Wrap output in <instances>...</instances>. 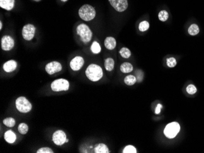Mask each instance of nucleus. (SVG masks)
Segmentation results:
<instances>
[{
  "mask_svg": "<svg viewBox=\"0 0 204 153\" xmlns=\"http://www.w3.org/2000/svg\"><path fill=\"white\" fill-rule=\"evenodd\" d=\"M15 107L18 112L24 114L30 112L33 108L31 103L25 96H20L16 99Z\"/></svg>",
  "mask_w": 204,
  "mask_h": 153,
  "instance_id": "nucleus-3",
  "label": "nucleus"
},
{
  "mask_svg": "<svg viewBox=\"0 0 204 153\" xmlns=\"http://www.w3.org/2000/svg\"><path fill=\"white\" fill-rule=\"evenodd\" d=\"M15 6V0H0V7L7 10L11 11Z\"/></svg>",
  "mask_w": 204,
  "mask_h": 153,
  "instance_id": "nucleus-16",
  "label": "nucleus"
},
{
  "mask_svg": "<svg viewBox=\"0 0 204 153\" xmlns=\"http://www.w3.org/2000/svg\"><path fill=\"white\" fill-rule=\"evenodd\" d=\"M180 130V127L179 124L177 122H172L166 126L164 133L168 138L173 139L177 135Z\"/></svg>",
  "mask_w": 204,
  "mask_h": 153,
  "instance_id": "nucleus-6",
  "label": "nucleus"
},
{
  "mask_svg": "<svg viewBox=\"0 0 204 153\" xmlns=\"http://www.w3.org/2000/svg\"><path fill=\"white\" fill-rule=\"evenodd\" d=\"M77 33L84 43H89L93 38V32L89 27L84 23L79 25L77 28Z\"/></svg>",
  "mask_w": 204,
  "mask_h": 153,
  "instance_id": "nucleus-4",
  "label": "nucleus"
},
{
  "mask_svg": "<svg viewBox=\"0 0 204 153\" xmlns=\"http://www.w3.org/2000/svg\"><path fill=\"white\" fill-rule=\"evenodd\" d=\"M105 68L106 70L111 72L115 67V60L112 58L108 57L105 60Z\"/></svg>",
  "mask_w": 204,
  "mask_h": 153,
  "instance_id": "nucleus-19",
  "label": "nucleus"
},
{
  "mask_svg": "<svg viewBox=\"0 0 204 153\" xmlns=\"http://www.w3.org/2000/svg\"><path fill=\"white\" fill-rule=\"evenodd\" d=\"M111 5L116 11L122 12L128 8V0H109Z\"/></svg>",
  "mask_w": 204,
  "mask_h": 153,
  "instance_id": "nucleus-11",
  "label": "nucleus"
},
{
  "mask_svg": "<svg viewBox=\"0 0 204 153\" xmlns=\"http://www.w3.org/2000/svg\"><path fill=\"white\" fill-rule=\"evenodd\" d=\"M70 83L65 79L59 78L53 81L51 84V89L53 92H59L69 89Z\"/></svg>",
  "mask_w": 204,
  "mask_h": 153,
  "instance_id": "nucleus-5",
  "label": "nucleus"
},
{
  "mask_svg": "<svg viewBox=\"0 0 204 153\" xmlns=\"http://www.w3.org/2000/svg\"><path fill=\"white\" fill-rule=\"evenodd\" d=\"M84 64V60L81 56H76L73 58L70 62V67L74 72L79 71Z\"/></svg>",
  "mask_w": 204,
  "mask_h": 153,
  "instance_id": "nucleus-12",
  "label": "nucleus"
},
{
  "mask_svg": "<svg viewBox=\"0 0 204 153\" xmlns=\"http://www.w3.org/2000/svg\"><path fill=\"white\" fill-rule=\"evenodd\" d=\"M137 81V78L133 75H128L124 79V82L127 85H133Z\"/></svg>",
  "mask_w": 204,
  "mask_h": 153,
  "instance_id": "nucleus-21",
  "label": "nucleus"
},
{
  "mask_svg": "<svg viewBox=\"0 0 204 153\" xmlns=\"http://www.w3.org/2000/svg\"><path fill=\"white\" fill-rule=\"evenodd\" d=\"M86 77L93 82L100 80L103 76V72L100 66L95 63L90 64L85 71Z\"/></svg>",
  "mask_w": 204,
  "mask_h": 153,
  "instance_id": "nucleus-1",
  "label": "nucleus"
},
{
  "mask_svg": "<svg viewBox=\"0 0 204 153\" xmlns=\"http://www.w3.org/2000/svg\"><path fill=\"white\" fill-rule=\"evenodd\" d=\"M3 124L9 127H13L15 125V120L12 117H7L3 121Z\"/></svg>",
  "mask_w": 204,
  "mask_h": 153,
  "instance_id": "nucleus-23",
  "label": "nucleus"
},
{
  "mask_svg": "<svg viewBox=\"0 0 204 153\" xmlns=\"http://www.w3.org/2000/svg\"><path fill=\"white\" fill-rule=\"evenodd\" d=\"M62 70V67L61 63L57 61H52L45 65V71L50 75H52L56 73L60 72Z\"/></svg>",
  "mask_w": 204,
  "mask_h": 153,
  "instance_id": "nucleus-9",
  "label": "nucleus"
},
{
  "mask_svg": "<svg viewBox=\"0 0 204 153\" xmlns=\"http://www.w3.org/2000/svg\"><path fill=\"white\" fill-rule=\"evenodd\" d=\"M187 92L189 93V94H191V95H193L194 93H196L197 92V89H196V87L193 85V84H190L189 85L188 87H187Z\"/></svg>",
  "mask_w": 204,
  "mask_h": 153,
  "instance_id": "nucleus-31",
  "label": "nucleus"
},
{
  "mask_svg": "<svg viewBox=\"0 0 204 153\" xmlns=\"http://www.w3.org/2000/svg\"><path fill=\"white\" fill-rule=\"evenodd\" d=\"M61 2H65L68 1V0H61Z\"/></svg>",
  "mask_w": 204,
  "mask_h": 153,
  "instance_id": "nucleus-35",
  "label": "nucleus"
},
{
  "mask_svg": "<svg viewBox=\"0 0 204 153\" xmlns=\"http://www.w3.org/2000/svg\"><path fill=\"white\" fill-rule=\"evenodd\" d=\"M149 23L147 21H143L140 23L139 25V29L141 32H144L146 31L149 29Z\"/></svg>",
  "mask_w": 204,
  "mask_h": 153,
  "instance_id": "nucleus-26",
  "label": "nucleus"
},
{
  "mask_svg": "<svg viewBox=\"0 0 204 153\" xmlns=\"http://www.w3.org/2000/svg\"><path fill=\"white\" fill-rule=\"evenodd\" d=\"M137 75H139V77H138V78H137V80H138V81H139V82H140V81H142V80H143V78H142L141 77H140V76L143 77V73L142 72V71H140V70H138V71H137Z\"/></svg>",
  "mask_w": 204,
  "mask_h": 153,
  "instance_id": "nucleus-33",
  "label": "nucleus"
},
{
  "mask_svg": "<svg viewBox=\"0 0 204 153\" xmlns=\"http://www.w3.org/2000/svg\"><path fill=\"white\" fill-rule=\"evenodd\" d=\"M119 53L121 55V56L125 59L129 58L131 54L130 50L126 47H124L121 48V50L119 51Z\"/></svg>",
  "mask_w": 204,
  "mask_h": 153,
  "instance_id": "nucleus-25",
  "label": "nucleus"
},
{
  "mask_svg": "<svg viewBox=\"0 0 204 153\" xmlns=\"http://www.w3.org/2000/svg\"><path fill=\"white\" fill-rule=\"evenodd\" d=\"M1 44L2 48L3 50L9 51H11L14 47L15 41L11 35H6L2 38Z\"/></svg>",
  "mask_w": 204,
  "mask_h": 153,
  "instance_id": "nucleus-10",
  "label": "nucleus"
},
{
  "mask_svg": "<svg viewBox=\"0 0 204 153\" xmlns=\"http://www.w3.org/2000/svg\"><path fill=\"white\" fill-rule=\"evenodd\" d=\"M78 15L83 20L89 21L96 17V11L94 8L91 5H84L80 8Z\"/></svg>",
  "mask_w": 204,
  "mask_h": 153,
  "instance_id": "nucleus-2",
  "label": "nucleus"
},
{
  "mask_svg": "<svg viewBox=\"0 0 204 153\" xmlns=\"http://www.w3.org/2000/svg\"><path fill=\"white\" fill-rule=\"evenodd\" d=\"M5 140L9 144L14 143L17 140V136L15 133L12 130H8L6 131L4 134Z\"/></svg>",
  "mask_w": 204,
  "mask_h": 153,
  "instance_id": "nucleus-15",
  "label": "nucleus"
},
{
  "mask_svg": "<svg viewBox=\"0 0 204 153\" xmlns=\"http://www.w3.org/2000/svg\"><path fill=\"white\" fill-rule=\"evenodd\" d=\"M177 65V61L176 59L174 57H171L167 59V65L170 67V68H172L176 66Z\"/></svg>",
  "mask_w": 204,
  "mask_h": 153,
  "instance_id": "nucleus-30",
  "label": "nucleus"
},
{
  "mask_svg": "<svg viewBox=\"0 0 204 153\" xmlns=\"http://www.w3.org/2000/svg\"><path fill=\"white\" fill-rule=\"evenodd\" d=\"M163 107L162 105L160 104H158L156 106V110H155V113L156 114H160V112H161V110H162V108Z\"/></svg>",
  "mask_w": 204,
  "mask_h": 153,
  "instance_id": "nucleus-32",
  "label": "nucleus"
},
{
  "mask_svg": "<svg viewBox=\"0 0 204 153\" xmlns=\"http://www.w3.org/2000/svg\"><path fill=\"white\" fill-rule=\"evenodd\" d=\"M121 71L124 73H131L133 70V67L131 63L129 62H124L121 64L120 67Z\"/></svg>",
  "mask_w": 204,
  "mask_h": 153,
  "instance_id": "nucleus-18",
  "label": "nucleus"
},
{
  "mask_svg": "<svg viewBox=\"0 0 204 153\" xmlns=\"http://www.w3.org/2000/svg\"><path fill=\"white\" fill-rule=\"evenodd\" d=\"M29 130V126L25 123H21L18 126V131L21 135H25Z\"/></svg>",
  "mask_w": 204,
  "mask_h": 153,
  "instance_id": "nucleus-20",
  "label": "nucleus"
},
{
  "mask_svg": "<svg viewBox=\"0 0 204 153\" xmlns=\"http://www.w3.org/2000/svg\"><path fill=\"white\" fill-rule=\"evenodd\" d=\"M34 2H39L41 1V0H34Z\"/></svg>",
  "mask_w": 204,
  "mask_h": 153,
  "instance_id": "nucleus-36",
  "label": "nucleus"
},
{
  "mask_svg": "<svg viewBox=\"0 0 204 153\" xmlns=\"http://www.w3.org/2000/svg\"><path fill=\"white\" fill-rule=\"evenodd\" d=\"M158 18L162 21H166L169 18V14L166 11H162L158 14Z\"/></svg>",
  "mask_w": 204,
  "mask_h": 153,
  "instance_id": "nucleus-27",
  "label": "nucleus"
},
{
  "mask_svg": "<svg viewBox=\"0 0 204 153\" xmlns=\"http://www.w3.org/2000/svg\"><path fill=\"white\" fill-rule=\"evenodd\" d=\"M199 32V28L196 24H193L188 29V33L191 35H196Z\"/></svg>",
  "mask_w": 204,
  "mask_h": 153,
  "instance_id": "nucleus-24",
  "label": "nucleus"
},
{
  "mask_svg": "<svg viewBox=\"0 0 204 153\" xmlns=\"http://www.w3.org/2000/svg\"><path fill=\"white\" fill-rule=\"evenodd\" d=\"M116 40L112 37H108L105 38L104 45L106 49L109 50H114L116 47Z\"/></svg>",
  "mask_w": 204,
  "mask_h": 153,
  "instance_id": "nucleus-14",
  "label": "nucleus"
},
{
  "mask_svg": "<svg viewBox=\"0 0 204 153\" xmlns=\"http://www.w3.org/2000/svg\"><path fill=\"white\" fill-rule=\"evenodd\" d=\"M68 142H69V139H67V140H66V143H68Z\"/></svg>",
  "mask_w": 204,
  "mask_h": 153,
  "instance_id": "nucleus-37",
  "label": "nucleus"
},
{
  "mask_svg": "<svg viewBox=\"0 0 204 153\" xmlns=\"http://www.w3.org/2000/svg\"><path fill=\"white\" fill-rule=\"evenodd\" d=\"M67 136L64 131L57 130L52 135V140L53 143L58 146H62L66 143Z\"/></svg>",
  "mask_w": 204,
  "mask_h": 153,
  "instance_id": "nucleus-8",
  "label": "nucleus"
},
{
  "mask_svg": "<svg viewBox=\"0 0 204 153\" xmlns=\"http://www.w3.org/2000/svg\"><path fill=\"white\" fill-rule=\"evenodd\" d=\"M101 47L97 41H94L90 47V50L94 54H99L101 52Z\"/></svg>",
  "mask_w": 204,
  "mask_h": 153,
  "instance_id": "nucleus-22",
  "label": "nucleus"
},
{
  "mask_svg": "<svg viewBox=\"0 0 204 153\" xmlns=\"http://www.w3.org/2000/svg\"><path fill=\"white\" fill-rule=\"evenodd\" d=\"M122 152L124 153H137V149L133 145H127L124 148Z\"/></svg>",
  "mask_w": 204,
  "mask_h": 153,
  "instance_id": "nucleus-28",
  "label": "nucleus"
},
{
  "mask_svg": "<svg viewBox=\"0 0 204 153\" xmlns=\"http://www.w3.org/2000/svg\"><path fill=\"white\" fill-rule=\"evenodd\" d=\"M37 153H53V150L49 147H42L39 148L37 152Z\"/></svg>",
  "mask_w": 204,
  "mask_h": 153,
  "instance_id": "nucleus-29",
  "label": "nucleus"
},
{
  "mask_svg": "<svg viewBox=\"0 0 204 153\" xmlns=\"http://www.w3.org/2000/svg\"><path fill=\"white\" fill-rule=\"evenodd\" d=\"M94 152L96 153H109V150L106 145L104 143H99L95 146Z\"/></svg>",
  "mask_w": 204,
  "mask_h": 153,
  "instance_id": "nucleus-17",
  "label": "nucleus"
},
{
  "mask_svg": "<svg viewBox=\"0 0 204 153\" xmlns=\"http://www.w3.org/2000/svg\"><path fill=\"white\" fill-rule=\"evenodd\" d=\"M36 28L32 24H27L22 28V37L27 41H31L34 37Z\"/></svg>",
  "mask_w": 204,
  "mask_h": 153,
  "instance_id": "nucleus-7",
  "label": "nucleus"
},
{
  "mask_svg": "<svg viewBox=\"0 0 204 153\" xmlns=\"http://www.w3.org/2000/svg\"><path fill=\"white\" fill-rule=\"evenodd\" d=\"M17 67V62L14 60H9L3 65V70L6 73H11L16 70Z\"/></svg>",
  "mask_w": 204,
  "mask_h": 153,
  "instance_id": "nucleus-13",
  "label": "nucleus"
},
{
  "mask_svg": "<svg viewBox=\"0 0 204 153\" xmlns=\"http://www.w3.org/2000/svg\"><path fill=\"white\" fill-rule=\"evenodd\" d=\"M2 28H3V23H2V21H0V29H2Z\"/></svg>",
  "mask_w": 204,
  "mask_h": 153,
  "instance_id": "nucleus-34",
  "label": "nucleus"
}]
</instances>
